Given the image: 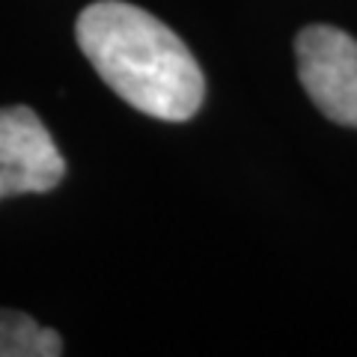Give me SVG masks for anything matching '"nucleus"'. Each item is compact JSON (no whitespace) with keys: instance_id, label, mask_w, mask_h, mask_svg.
Listing matches in <instances>:
<instances>
[{"instance_id":"f257e3e1","label":"nucleus","mask_w":357,"mask_h":357,"mask_svg":"<svg viewBox=\"0 0 357 357\" xmlns=\"http://www.w3.org/2000/svg\"><path fill=\"white\" fill-rule=\"evenodd\" d=\"M84 57L134 110L164 122L191 119L206 96V77L176 33L146 9L98 0L75 24Z\"/></svg>"},{"instance_id":"f03ea898","label":"nucleus","mask_w":357,"mask_h":357,"mask_svg":"<svg viewBox=\"0 0 357 357\" xmlns=\"http://www.w3.org/2000/svg\"><path fill=\"white\" fill-rule=\"evenodd\" d=\"M298 75L328 119L357 128V39L328 24L304 27L295 39Z\"/></svg>"},{"instance_id":"7ed1b4c3","label":"nucleus","mask_w":357,"mask_h":357,"mask_svg":"<svg viewBox=\"0 0 357 357\" xmlns=\"http://www.w3.org/2000/svg\"><path fill=\"white\" fill-rule=\"evenodd\" d=\"M66 176V161L45 122L24 105L0 107V199L45 194Z\"/></svg>"},{"instance_id":"20e7f679","label":"nucleus","mask_w":357,"mask_h":357,"mask_svg":"<svg viewBox=\"0 0 357 357\" xmlns=\"http://www.w3.org/2000/svg\"><path fill=\"white\" fill-rule=\"evenodd\" d=\"M63 340L57 331L36 325L15 310H0V357H57Z\"/></svg>"}]
</instances>
